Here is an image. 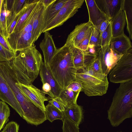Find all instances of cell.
I'll use <instances>...</instances> for the list:
<instances>
[{"label": "cell", "instance_id": "obj_1", "mask_svg": "<svg viewBox=\"0 0 132 132\" xmlns=\"http://www.w3.org/2000/svg\"><path fill=\"white\" fill-rule=\"evenodd\" d=\"M17 53L9 61L15 72L19 82L25 85L32 84L37 77L43 61L41 54L34 43Z\"/></svg>", "mask_w": 132, "mask_h": 132}, {"label": "cell", "instance_id": "obj_2", "mask_svg": "<svg viewBox=\"0 0 132 132\" xmlns=\"http://www.w3.org/2000/svg\"><path fill=\"white\" fill-rule=\"evenodd\" d=\"M46 66L62 89L76 81L77 69L74 64L70 45L65 43L63 46L57 49L50 63Z\"/></svg>", "mask_w": 132, "mask_h": 132}, {"label": "cell", "instance_id": "obj_3", "mask_svg": "<svg viewBox=\"0 0 132 132\" xmlns=\"http://www.w3.org/2000/svg\"><path fill=\"white\" fill-rule=\"evenodd\" d=\"M108 119L114 127L132 117V80L120 83L107 111Z\"/></svg>", "mask_w": 132, "mask_h": 132}, {"label": "cell", "instance_id": "obj_4", "mask_svg": "<svg viewBox=\"0 0 132 132\" xmlns=\"http://www.w3.org/2000/svg\"><path fill=\"white\" fill-rule=\"evenodd\" d=\"M76 79L81 86V92L88 96H102L107 91V75L96 73L89 66L77 69Z\"/></svg>", "mask_w": 132, "mask_h": 132}, {"label": "cell", "instance_id": "obj_5", "mask_svg": "<svg viewBox=\"0 0 132 132\" xmlns=\"http://www.w3.org/2000/svg\"><path fill=\"white\" fill-rule=\"evenodd\" d=\"M0 74L6 81L18 102L25 117L30 116L37 106L22 92L17 85L16 75L9 62L0 61Z\"/></svg>", "mask_w": 132, "mask_h": 132}, {"label": "cell", "instance_id": "obj_6", "mask_svg": "<svg viewBox=\"0 0 132 132\" xmlns=\"http://www.w3.org/2000/svg\"><path fill=\"white\" fill-rule=\"evenodd\" d=\"M110 81L121 83L132 80V48L123 55L109 73Z\"/></svg>", "mask_w": 132, "mask_h": 132}, {"label": "cell", "instance_id": "obj_7", "mask_svg": "<svg viewBox=\"0 0 132 132\" xmlns=\"http://www.w3.org/2000/svg\"><path fill=\"white\" fill-rule=\"evenodd\" d=\"M84 1V0H68L55 18L47 25L43 33L62 25L77 13Z\"/></svg>", "mask_w": 132, "mask_h": 132}, {"label": "cell", "instance_id": "obj_8", "mask_svg": "<svg viewBox=\"0 0 132 132\" xmlns=\"http://www.w3.org/2000/svg\"><path fill=\"white\" fill-rule=\"evenodd\" d=\"M122 55L113 50L110 47V44L100 47L97 56L100 60L103 73L108 76Z\"/></svg>", "mask_w": 132, "mask_h": 132}, {"label": "cell", "instance_id": "obj_9", "mask_svg": "<svg viewBox=\"0 0 132 132\" xmlns=\"http://www.w3.org/2000/svg\"><path fill=\"white\" fill-rule=\"evenodd\" d=\"M16 83L24 94L35 104L45 111V107L44 102L47 101L49 98L42 90L34 86L32 84L25 85L20 83L18 78Z\"/></svg>", "mask_w": 132, "mask_h": 132}, {"label": "cell", "instance_id": "obj_10", "mask_svg": "<svg viewBox=\"0 0 132 132\" xmlns=\"http://www.w3.org/2000/svg\"><path fill=\"white\" fill-rule=\"evenodd\" d=\"M1 100L11 106L22 117L23 113L21 107L11 89L0 74Z\"/></svg>", "mask_w": 132, "mask_h": 132}, {"label": "cell", "instance_id": "obj_11", "mask_svg": "<svg viewBox=\"0 0 132 132\" xmlns=\"http://www.w3.org/2000/svg\"><path fill=\"white\" fill-rule=\"evenodd\" d=\"M93 26L88 21L87 22L76 25L68 35L65 43L74 47L84 38Z\"/></svg>", "mask_w": 132, "mask_h": 132}, {"label": "cell", "instance_id": "obj_12", "mask_svg": "<svg viewBox=\"0 0 132 132\" xmlns=\"http://www.w3.org/2000/svg\"><path fill=\"white\" fill-rule=\"evenodd\" d=\"M123 0H94L100 9L111 21L122 7Z\"/></svg>", "mask_w": 132, "mask_h": 132}, {"label": "cell", "instance_id": "obj_13", "mask_svg": "<svg viewBox=\"0 0 132 132\" xmlns=\"http://www.w3.org/2000/svg\"><path fill=\"white\" fill-rule=\"evenodd\" d=\"M70 45L72 52L74 64L77 69L89 66L97 56L88 51H82Z\"/></svg>", "mask_w": 132, "mask_h": 132}, {"label": "cell", "instance_id": "obj_14", "mask_svg": "<svg viewBox=\"0 0 132 132\" xmlns=\"http://www.w3.org/2000/svg\"><path fill=\"white\" fill-rule=\"evenodd\" d=\"M44 37L39 44L42 51L44 62L47 65H49L57 48L52 38V35L48 31L44 32Z\"/></svg>", "mask_w": 132, "mask_h": 132}, {"label": "cell", "instance_id": "obj_15", "mask_svg": "<svg viewBox=\"0 0 132 132\" xmlns=\"http://www.w3.org/2000/svg\"><path fill=\"white\" fill-rule=\"evenodd\" d=\"M39 73L42 84H48L51 87L52 92L55 97H59L62 89L43 61L40 65Z\"/></svg>", "mask_w": 132, "mask_h": 132}, {"label": "cell", "instance_id": "obj_16", "mask_svg": "<svg viewBox=\"0 0 132 132\" xmlns=\"http://www.w3.org/2000/svg\"><path fill=\"white\" fill-rule=\"evenodd\" d=\"M68 0H55L47 7H45L44 12L42 33Z\"/></svg>", "mask_w": 132, "mask_h": 132}, {"label": "cell", "instance_id": "obj_17", "mask_svg": "<svg viewBox=\"0 0 132 132\" xmlns=\"http://www.w3.org/2000/svg\"><path fill=\"white\" fill-rule=\"evenodd\" d=\"M111 48L119 54L123 55L132 48L130 40L124 33L113 37L110 43Z\"/></svg>", "mask_w": 132, "mask_h": 132}, {"label": "cell", "instance_id": "obj_18", "mask_svg": "<svg viewBox=\"0 0 132 132\" xmlns=\"http://www.w3.org/2000/svg\"><path fill=\"white\" fill-rule=\"evenodd\" d=\"M40 0L30 3L28 0L21 10L20 15L14 28L13 33H17L21 30L24 27L32 11Z\"/></svg>", "mask_w": 132, "mask_h": 132}, {"label": "cell", "instance_id": "obj_19", "mask_svg": "<svg viewBox=\"0 0 132 132\" xmlns=\"http://www.w3.org/2000/svg\"><path fill=\"white\" fill-rule=\"evenodd\" d=\"M89 16V21L95 27L97 22L101 19H109L100 9L94 0H85Z\"/></svg>", "mask_w": 132, "mask_h": 132}, {"label": "cell", "instance_id": "obj_20", "mask_svg": "<svg viewBox=\"0 0 132 132\" xmlns=\"http://www.w3.org/2000/svg\"><path fill=\"white\" fill-rule=\"evenodd\" d=\"M63 113L64 117L75 123L78 126L84 120L83 107L77 104L66 108Z\"/></svg>", "mask_w": 132, "mask_h": 132}, {"label": "cell", "instance_id": "obj_21", "mask_svg": "<svg viewBox=\"0 0 132 132\" xmlns=\"http://www.w3.org/2000/svg\"><path fill=\"white\" fill-rule=\"evenodd\" d=\"M110 22L113 37L117 36L124 33L126 20L122 6L118 13L110 21Z\"/></svg>", "mask_w": 132, "mask_h": 132}, {"label": "cell", "instance_id": "obj_22", "mask_svg": "<svg viewBox=\"0 0 132 132\" xmlns=\"http://www.w3.org/2000/svg\"><path fill=\"white\" fill-rule=\"evenodd\" d=\"M45 8L42 3L41 7L34 21L31 31L32 44L37 40L42 33L43 13Z\"/></svg>", "mask_w": 132, "mask_h": 132}, {"label": "cell", "instance_id": "obj_23", "mask_svg": "<svg viewBox=\"0 0 132 132\" xmlns=\"http://www.w3.org/2000/svg\"><path fill=\"white\" fill-rule=\"evenodd\" d=\"M79 93L74 92L70 88L62 89L59 97L65 109L77 104Z\"/></svg>", "mask_w": 132, "mask_h": 132}, {"label": "cell", "instance_id": "obj_24", "mask_svg": "<svg viewBox=\"0 0 132 132\" xmlns=\"http://www.w3.org/2000/svg\"><path fill=\"white\" fill-rule=\"evenodd\" d=\"M122 9L127 23V29L130 39H132V0H123Z\"/></svg>", "mask_w": 132, "mask_h": 132}, {"label": "cell", "instance_id": "obj_25", "mask_svg": "<svg viewBox=\"0 0 132 132\" xmlns=\"http://www.w3.org/2000/svg\"><path fill=\"white\" fill-rule=\"evenodd\" d=\"M45 107L46 120H48L51 122L57 119L63 121L64 117L63 112L61 111L49 103Z\"/></svg>", "mask_w": 132, "mask_h": 132}, {"label": "cell", "instance_id": "obj_26", "mask_svg": "<svg viewBox=\"0 0 132 132\" xmlns=\"http://www.w3.org/2000/svg\"><path fill=\"white\" fill-rule=\"evenodd\" d=\"M21 10L18 13L16 14L13 11L10 12L7 10L6 25L9 37L13 32L14 28L20 15Z\"/></svg>", "mask_w": 132, "mask_h": 132}, {"label": "cell", "instance_id": "obj_27", "mask_svg": "<svg viewBox=\"0 0 132 132\" xmlns=\"http://www.w3.org/2000/svg\"><path fill=\"white\" fill-rule=\"evenodd\" d=\"M7 11L5 0H3L0 15V32L6 39L9 37L6 25V17Z\"/></svg>", "mask_w": 132, "mask_h": 132}, {"label": "cell", "instance_id": "obj_28", "mask_svg": "<svg viewBox=\"0 0 132 132\" xmlns=\"http://www.w3.org/2000/svg\"><path fill=\"white\" fill-rule=\"evenodd\" d=\"M10 111L8 105L5 102L0 100V130L8 121Z\"/></svg>", "mask_w": 132, "mask_h": 132}, {"label": "cell", "instance_id": "obj_29", "mask_svg": "<svg viewBox=\"0 0 132 132\" xmlns=\"http://www.w3.org/2000/svg\"><path fill=\"white\" fill-rule=\"evenodd\" d=\"M112 29L110 21L106 29L100 35V47H103L110 44L113 38Z\"/></svg>", "mask_w": 132, "mask_h": 132}, {"label": "cell", "instance_id": "obj_30", "mask_svg": "<svg viewBox=\"0 0 132 132\" xmlns=\"http://www.w3.org/2000/svg\"><path fill=\"white\" fill-rule=\"evenodd\" d=\"M62 127L63 132H79V126L64 117Z\"/></svg>", "mask_w": 132, "mask_h": 132}, {"label": "cell", "instance_id": "obj_31", "mask_svg": "<svg viewBox=\"0 0 132 132\" xmlns=\"http://www.w3.org/2000/svg\"><path fill=\"white\" fill-rule=\"evenodd\" d=\"M16 54L8 50L0 44V62L10 61L15 56Z\"/></svg>", "mask_w": 132, "mask_h": 132}, {"label": "cell", "instance_id": "obj_32", "mask_svg": "<svg viewBox=\"0 0 132 132\" xmlns=\"http://www.w3.org/2000/svg\"><path fill=\"white\" fill-rule=\"evenodd\" d=\"M100 35L99 31L93 27L92 29L89 45L100 47Z\"/></svg>", "mask_w": 132, "mask_h": 132}, {"label": "cell", "instance_id": "obj_33", "mask_svg": "<svg viewBox=\"0 0 132 132\" xmlns=\"http://www.w3.org/2000/svg\"><path fill=\"white\" fill-rule=\"evenodd\" d=\"M93 27L84 38L75 47L82 51H87L92 34V29Z\"/></svg>", "mask_w": 132, "mask_h": 132}, {"label": "cell", "instance_id": "obj_34", "mask_svg": "<svg viewBox=\"0 0 132 132\" xmlns=\"http://www.w3.org/2000/svg\"><path fill=\"white\" fill-rule=\"evenodd\" d=\"M89 66L95 72L99 74H104L100 60L97 56Z\"/></svg>", "mask_w": 132, "mask_h": 132}, {"label": "cell", "instance_id": "obj_35", "mask_svg": "<svg viewBox=\"0 0 132 132\" xmlns=\"http://www.w3.org/2000/svg\"><path fill=\"white\" fill-rule=\"evenodd\" d=\"M19 125L16 122L12 121L7 123L1 132H18Z\"/></svg>", "mask_w": 132, "mask_h": 132}, {"label": "cell", "instance_id": "obj_36", "mask_svg": "<svg viewBox=\"0 0 132 132\" xmlns=\"http://www.w3.org/2000/svg\"><path fill=\"white\" fill-rule=\"evenodd\" d=\"M48 101L50 103L62 112H64L65 108L63 105L62 101L59 97L51 98Z\"/></svg>", "mask_w": 132, "mask_h": 132}, {"label": "cell", "instance_id": "obj_37", "mask_svg": "<svg viewBox=\"0 0 132 132\" xmlns=\"http://www.w3.org/2000/svg\"><path fill=\"white\" fill-rule=\"evenodd\" d=\"M110 22L108 19L101 20L97 22L95 27L99 31L101 35L106 29Z\"/></svg>", "mask_w": 132, "mask_h": 132}, {"label": "cell", "instance_id": "obj_38", "mask_svg": "<svg viewBox=\"0 0 132 132\" xmlns=\"http://www.w3.org/2000/svg\"><path fill=\"white\" fill-rule=\"evenodd\" d=\"M27 0H15L13 10L16 13H18L23 8Z\"/></svg>", "mask_w": 132, "mask_h": 132}, {"label": "cell", "instance_id": "obj_39", "mask_svg": "<svg viewBox=\"0 0 132 132\" xmlns=\"http://www.w3.org/2000/svg\"><path fill=\"white\" fill-rule=\"evenodd\" d=\"M70 88L72 90L77 92H81V87L80 84L76 81L70 83L66 88Z\"/></svg>", "mask_w": 132, "mask_h": 132}, {"label": "cell", "instance_id": "obj_40", "mask_svg": "<svg viewBox=\"0 0 132 132\" xmlns=\"http://www.w3.org/2000/svg\"><path fill=\"white\" fill-rule=\"evenodd\" d=\"M0 44L8 50L14 52L7 39L3 37L0 32Z\"/></svg>", "mask_w": 132, "mask_h": 132}, {"label": "cell", "instance_id": "obj_41", "mask_svg": "<svg viewBox=\"0 0 132 132\" xmlns=\"http://www.w3.org/2000/svg\"><path fill=\"white\" fill-rule=\"evenodd\" d=\"M42 90L46 94H48L51 98L55 97L51 91V87L50 85L47 83L43 84Z\"/></svg>", "mask_w": 132, "mask_h": 132}, {"label": "cell", "instance_id": "obj_42", "mask_svg": "<svg viewBox=\"0 0 132 132\" xmlns=\"http://www.w3.org/2000/svg\"><path fill=\"white\" fill-rule=\"evenodd\" d=\"M54 1L55 0H40L41 2L45 7H47Z\"/></svg>", "mask_w": 132, "mask_h": 132}, {"label": "cell", "instance_id": "obj_43", "mask_svg": "<svg viewBox=\"0 0 132 132\" xmlns=\"http://www.w3.org/2000/svg\"><path fill=\"white\" fill-rule=\"evenodd\" d=\"M3 0H0V15L1 13L2 5Z\"/></svg>", "mask_w": 132, "mask_h": 132}, {"label": "cell", "instance_id": "obj_44", "mask_svg": "<svg viewBox=\"0 0 132 132\" xmlns=\"http://www.w3.org/2000/svg\"><path fill=\"white\" fill-rule=\"evenodd\" d=\"M1 96H0V100H1Z\"/></svg>", "mask_w": 132, "mask_h": 132}, {"label": "cell", "instance_id": "obj_45", "mask_svg": "<svg viewBox=\"0 0 132 132\" xmlns=\"http://www.w3.org/2000/svg\"><path fill=\"white\" fill-rule=\"evenodd\" d=\"M120 132H122L120 131Z\"/></svg>", "mask_w": 132, "mask_h": 132}]
</instances>
